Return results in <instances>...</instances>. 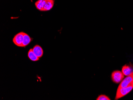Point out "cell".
Returning a JSON list of instances; mask_svg holds the SVG:
<instances>
[{
	"label": "cell",
	"instance_id": "obj_1",
	"mask_svg": "<svg viewBox=\"0 0 133 100\" xmlns=\"http://www.w3.org/2000/svg\"><path fill=\"white\" fill-rule=\"evenodd\" d=\"M133 89V84L124 88H118L116 92L115 100H118L125 96L130 92Z\"/></svg>",
	"mask_w": 133,
	"mask_h": 100
},
{
	"label": "cell",
	"instance_id": "obj_2",
	"mask_svg": "<svg viewBox=\"0 0 133 100\" xmlns=\"http://www.w3.org/2000/svg\"><path fill=\"white\" fill-rule=\"evenodd\" d=\"M124 78V75L122 71H113L111 75V79L113 82L116 84H118L122 82Z\"/></svg>",
	"mask_w": 133,
	"mask_h": 100
},
{
	"label": "cell",
	"instance_id": "obj_3",
	"mask_svg": "<svg viewBox=\"0 0 133 100\" xmlns=\"http://www.w3.org/2000/svg\"><path fill=\"white\" fill-rule=\"evenodd\" d=\"M133 84V73L129 76H126L120 83L118 88H124Z\"/></svg>",
	"mask_w": 133,
	"mask_h": 100
},
{
	"label": "cell",
	"instance_id": "obj_4",
	"mask_svg": "<svg viewBox=\"0 0 133 100\" xmlns=\"http://www.w3.org/2000/svg\"><path fill=\"white\" fill-rule=\"evenodd\" d=\"M24 33V32H20L15 36L13 39V42L15 45L22 47Z\"/></svg>",
	"mask_w": 133,
	"mask_h": 100
},
{
	"label": "cell",
	"instance_id": "obj_5",
	"mask_svg": "<svg viewBox=\"0 0 133 100\" xmlns=\"http://www.w3.org/2000/svg\"><path fill=\"white\" fill-rule=\"evenodd\" d=\"M122 72L124 76H129L133 73V67L131 65H125L122 67Z\"/></svg>",
	"mask_w": 133,
	"mask_h": 100
},
{
	"label": "cell",
	"instance_id": "obj_6",
	"mask_svg": "<svg viewBox=\"0 0 133 100\" xmlns=\"http://www.w3.org/2000/svg\"><path fill=\"white\" fill-rule=\"evenodd\" d=\"M34 54L39 58L42 57L43 55V50L41 46L38 45H35L32 48Z\"/></svg>",
	"mask_w": 133,
	"mask_h": 100
},
{
	"label": "cell",
	"instance_id": "obj_7",
	"mask_svg": "<svg viewBox=\"0 0 133 100\" xmlns=\"http://www.w3.org/2000/svg\"><path fill=\"white\" fill-rule=\"evenodd\" d=\"M46 0H38L35 3L36 8L39 11H44Z\"/></svg>",
	"mask_w": 133,
	"mask_h": 100
},
{
	"label": "cell",
	"instance_id": "obj_8",
	"mask_svg": "<svg viewBox=\"0 0 133 100\" xmlns=\"http://www.w3.org/2000/svg\"><path fill=\"white\" fill-rule=\"evenodd\" d=\"M55 0H46L44 11H49L54 7Z\"/></svg>",
	"mask_w": 133,
	"mask_h": 100
},
{
	"label": "cell",
	"instance_id": "obj_9",
	"mask_svg": "<svg viewBox=\"0 0 133 100\" xmlns=\"http://www.w3.org/2000/svg\"><path fill=\"white\" fill-rule=\"evenodd\" d=\"M31 42V38L28 34L24 33L22 47H25L29 44Z\"/></svg>",
	"mask_w": 133,
	"mask_h": 100
},
{
	"label": "cell",
	"instance_id": "obj_10",
	"mask_svg": "<svg viewBox=\"0 0 133 100\" xmlns=\"http://www.w3.org/2000/svg\"><path fill=\"white\" fill-rule=\"evenodd\" d=\"M28 56L31 61L36 62L39 60V58L36 56L33 51L32 49H30L28 51Z\"/></svg>",
	"mask_w": 133,
	"mask_h": 100
},
{
	"label": "cell",
	"instance_id": "obj_11",
	"mask_svg": "<svg viewBox=\"0 0 133 100\" xmlns=\"http://www.w3.org/2000/svg\"><path fill=\"white\" fill-rule=\"evenodd\" d=\"M110 98L108 97L107 95H99V97L96 98V100H110Z\"/></svg>",
	"mask_w": 133,
	"mask_h": 100
}]
</instances>
